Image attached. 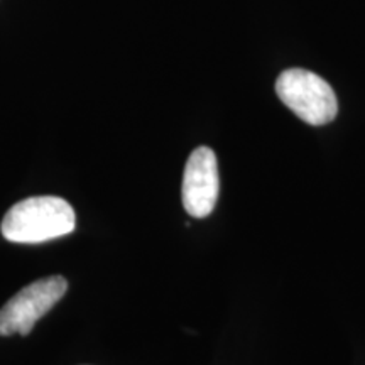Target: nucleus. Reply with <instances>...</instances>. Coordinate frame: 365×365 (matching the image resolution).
Instances as JSON below:
<instances>
[{
  "label": "nucleus",
  "mask_w": 365,
  "mask_h": 365,
  "mask_svg": "<svg viewBox=\"0 0 365 365\" xmlns=\"http://www.w3.org/2000/svg\"><path fill=\"white\" fill-rule=\"evenodd\" d=\"M75 210L58 196H33L16 203L4 217L2 235L17 244H41L75 230Z\"/></svg>",
  "instance_id": "obj_1"
},
{
  "label": "nucleus",
  "mask_w": 365,
  "mask_h": 365,
  "mask_svg": "<svg viewBox=\"0 0 365 365\" xmlns=\"http://www.w3.org/2000/svg\"><path fill=\"white\" fill-rule=\"evenodd\" d=\"M276 93L294 115L309 125L330 124L339 113L336 95L317 73L291 68L276 81Z\"/></svg>",
  "instance_id": "obj_2"
},
{
  "label": "nucleus",
  "mask_w": 365,
  "mask_h": 365,
  "mask_svg": "<svg viewBox=\"0 0 365 365\" xmlns=\"http://www.w3.org/2000/svg\"><path fill=\"white\" fill-rule=\"evenodd\" d=\"M66 291L68 281L63 276H49L22 287L0 309V336L29 335L36 322L56 307Z\"/></svg>",
  "instance_id": "obj_3"
},
{
  "label": "nucleus",
  "mask_w": 365,
  "mask_h": 365,
  "mask_svg": "<svg viewBox=\"0 0 365 365\" xmlns=\"http://www.w3.org/2000/svg\"><path fill=\"white\" fill-rule=\"evenodd\" d=\"M218 164L210 148H196L188 158L182 176V207L193 218H207L218 200Z\"/></svg>",
  "instance_id": "obj_4"
}]
</instances>
